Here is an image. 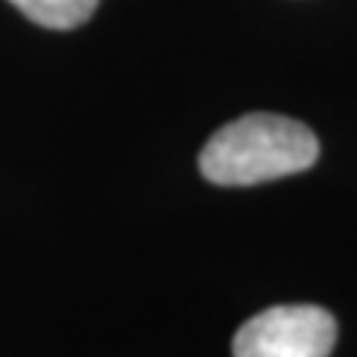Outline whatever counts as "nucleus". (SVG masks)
I'll list each match as a JSON object with an SVG mask.
<instances>
[{
	"instance_id": "obj_1",
	"label": "nucleus",
	"mask_w": 357,
	"mask_h": 357,
	"mask_svg": "<svg viewBox=\"0 0 357 357\" xmlns=\"http://www.w3.org/2000/svg\"><path fill=\"white\" fill-rule=\"evenodd\" d=\"M315 132L281 114H246L206 141L199 169L215 185H257L305 172L318 162Z\"/></svg>"
},
{
	"instance_id": "obj_3",
	"label": "nucleus",
	"mask_w": 357,
	"mask_h": 357,
	"mask_svg": "<svg viewBox=\"0 0 357 357\" xmlns=\"http://www.w3.org/2000/svg\"><path fill=\"white\" fill-rule=\"evenodd\" d=\"M29 22L48 29H75L85 24L93 11L98 8V0H8Z\"/></svg>"
},
{
	"instance_id": "obj_2",
	"label": "nucleus",
	"mask_w": 357,
	"mask_h": 357,
	"mask_svg": "<svg viewBox=\"0 0 357 357\" xmlns=\"http://www.w3.org/2000/svg\"><path fill=\"white\" fill-rule=\"evenodd\" d=\"M336 318L315 305H278L249 318L233 336V357H328Z\"/></svg>"
}]
</instances>
